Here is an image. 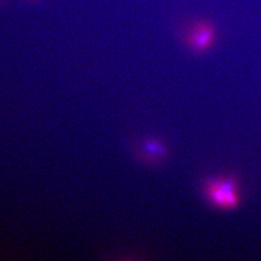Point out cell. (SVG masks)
Here are the masks:
<instances>
[{"instance_id": "obj_1", "label": "cell", "mask_w": 261, "mask_h": 261, "mask_svg": "<svg viewBox=\"0 0 261 261\" xmlns=\"http://www.w3.org/2000/svg\"><path fill=\"white\" fill-rule=\"evenodd\" d=\"M218 36L219 32L214 22L207 18H197L189 24L184 40L192 53L203 55L216 45Z\"/></svg>"}, {"instance_id": "obj_2", "label": "cell", "mask_w": 261, "mask_h": 261, "mask_svg": "<svg viewBox=\"0 0 261 261\" xmlns=\"http://www.w3.org/2000/svg\"><path fill=\"white\" fill-rule=\"evenodd\" d=\"M205 192L211 203L222 210H232L238 207L240 202L238 185L232 178L211 180L205 185Z\"/></svg>"}]
</instances>
